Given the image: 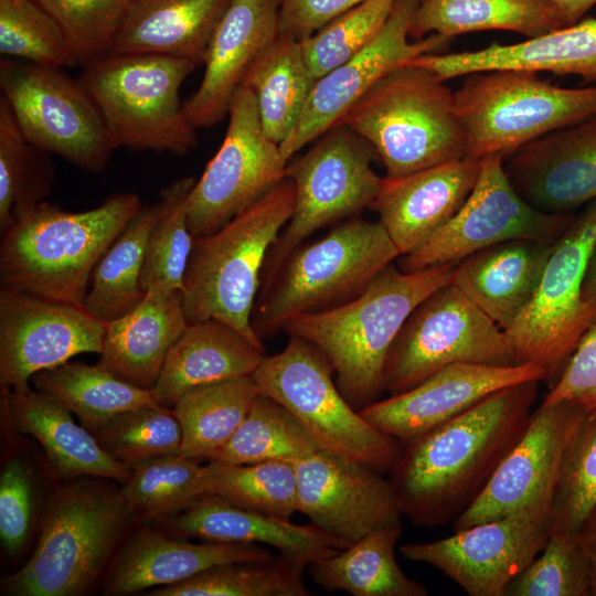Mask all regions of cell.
Listing matches in <instances>:
<instances>
[{"label": "cell", "instance_id": "6da1fadb", "mask_svg": "<svg viewBox=\"0 0 596 596\" xmlns=\"http://www.w3.org/2000/svg\"><path fill=\"white\" fill-rule=\"evenodd\" d=\"M539 381L500 390L405 443L389 471L403 515L436 526L455 520L523 434Z\"/></svg>", "mask_w": 596, "mask_h": 596}, {"label": "cell", "instance_id": "7a4b0ae2", "mask_svg": "<svg viewBox=\"0 0 596 596\" xmlns=\"http://www.w3.org/2000/svg\"><path fill=\"white\" fill-rule=\"evenodd\" d=\"M455 267L404 272L391 264L358 297L295 317L283 330L310 342L328 359L342 395L360 411L385 392L386 358L403 323L428 295L451 283Z\"/></svg>", "mask_w": 596, "mask_h": 596}, {"label": "cell", "instance_id": "3957f363", "mask_svg": "<svg viewBox=\"0 0 596 596\" xmlns=\"http://www.w3.org/2000/svg\"><path fill=\"white\" fill-rule=\"evenodd\" d=\"M132 192L83 212L42 201L0 230L1 288L83 307L93 272L141 206Z\"/></svg>", "mask_w": 596, "mask_h": 596}, {"label": "cell", "instance_id": "277c9868", "mask_svg": "<svg viewBox=\"0 0 596 596\" xmlns=\"http://www.w3.org/2000/svg\"><path fill=\"white\" fill-rule=\"evenodd\" d=\"M446 81L402 64L379 79L342 117L397 178L467 156V139Z\"/></svg>", "mask_w": 596, "mask_h": 596}, {"label": "cell", "instance_id": "5b68a950", "mask_svg": "<svg viewBox=\"0 0 596 596\" xmlns=\"http://www.w3.org/2000/svg\"><path fill=\"white\" fill-rule=\"evenodd\" d=\"M295 194L285 179L219 231L193 238L181 292L189 324L217 319L264 349L252 313L267 254L292 214Z\"/></svg>", "mask_w": 596, "mask_h": 596}, {"label": "cell", "instance_id": "8992f818", "mask_svg": "<svg viewBox=\"0 0 596 596\" xmlns=\"http://www.w3.org/2000/svg\"><path fill=\"white\" fill-rule=\"evenodd\" d=\"M400 256L380 221L348 220L302 243L260 291L252 313L256 334L269 337L295 317L352 300Z\"/></svg>", "mask_w": 596, "mask_h": 596}, {"label": "cell", "instance_id": "52a82bcc", "mask_svg": "<svg viewBox=\"0 0 596 596\" xmlns=\"http://www.w3.org/2000/svg\"><path fill=\"white\" fill-rule=\"evenodd\" d=\"M134 514L121 493L75 483L51 501L26 563L2 581L14 596H77L97 581Z\"/></svg>", "mask_w": 596, "mask_h": 596}, {"label": "cell", "instance_id": "ba28073f", "mask_svg": "<svg viewBox=\"0 0 596 596\" xmlns=\"http://www.w3.org/2000/svg\"><path fill=\"white\" fill-rule=\"evenodd\" d=\"M198 65L158 54H107L78 78L115 148L184 156L198 143L179 92Z\"/></svg>", "mask_w": 596, "mask_h": 596}, {"label": "cell", "instance_id": "9c48e42d", "mask_svg": "<svg viewBox=\"0 0 596 596\" xmlns=\"http://www.w3.org/2000/svg\"><path fill=\"white\" fill-rule=\"evenodd\" d=\"M454 95L467 156L475 159L505 158L543 135L596 115V85L562 87L528 70L467 74Z\"/></svg>", "mask_w": 596, "mask_h": 596}, {"label": "cell", "instance_id": "30bf717a", "mask_svg": "<svg viewBox=\"0 0 596 596\" xmlns=\"http://www.w3.org/2000/svg\"><path fill=\"white\" fill-rule=\"evenodd\" d=\"M289 337L287 345L266 355L251 375L259 393L290 412L320 450L389 472L403 445L347 401L330 362L313 344Z\"/></svg>", "mask_w": 596, "mask_h": 596}, {"label": "cell", "instance_id": "8fae6325", "mask_svg": "<svg viewBox=\"0 0 596 596\" xmlns=\"http://www.w3.org/2000/svg\"><path fill=\"white\" fill-rule=\"evenodd\" d=\"M374 156L364 139L338 123L287 163L285 175L296 192L294 211L267 254L259 291L269 287L286 258L311 234L371 206L383 182L372 168Z\"/></svg>", "mask_w": 596, "mask_h": 596}, {"label": "cell", "instance_id": "7c38bea8", "mask_svg": "<svg viewBox=\"0 0 596 596\" xmlns=\"http://www.w3.org/2000/svg\"><path fill=\"white\" fill-rule=\"evenodd\" d=\"M454 363L518 364L504 331L451 283L411 312L384 366L390 395L406 392Z\"/></svg>", "mask_w": 596, "mask_h": 596}, {"label": "cell", "instance_id": "4fadbf2b", "mask_svg": "<svg viewBox=\"0 0 596 596\" xmlns=\"http://www.w3.org/2000/svg\"><path fill=\"white\" fill-rule=\"evenodd\" d=\"M595 244L596 200L555 241L531 300L503 330L519 363L540 364L553 375L596 322V305L583 297Z\"/></svg>", "mask_w": 596, "mask_h": 596}, {"label": "cell", "instance_id": "5bb4252c", "mask_svg": "<svg viewBox=\"0 0 596 596\" xmlns=\"http://www.w3.org/2000/svg\"><path fill=\"white\" fill-rule=\"evenodd\" d=\"M0 88L32 145L82 170H105L116 148L79 81L70 78L61 68L2 56Z\"/></svg>", "mask_w": 596, "mask_h": 596}, {"label": "cell", "instance_id": "9a60e30c", "mask_svg": "<svg viewBox=\"0 0 596 596\" xmlns=\"http://www.w3.org/2000/svg\"><path fill=\"white\" fill-rule=\"evenodd\" d=\"M288 161L262 127L256 99L242 85L230 109L224 139L187 200L193 237L210 235L286 179Z\"/></svg>", "mask_w": 596, "mask_h": 596}, {"label": "cell", "instance_id": "2e32d148", "mask_svg": "<svg viewBox=\"0 0 596 596\" xmlns=\"http://www.w3.org/2000/svg\"><path fill=\"white\" fill-rule=\"evenodd\" d=\"M503 157L481 159L479 175L458 212L425 243L401 256L404 272L457 265L493 244L532 238L554 243L572 223L567 213H544L530 205L513 188Z\"/></svg>", "mask_w": 596, "mask_h": 596}, {"label": "cell", "instance_id": "e0dca14e", "mask_svg": "<svg viewBox=\"0 0 596 596\" xmlns=\"http://www.w3.org/2000/svg\"><path fill=\"white\" fill-rule=\"evenodd\" d=\"M552 507H534L462 530L450 536L407 543V560L440 571L470 596H504L509 583L544 549Z\"/></svg>", "mask_w": 596, "mask_h": 596}, {"label": "cell", "instance_id": "ac0fdd59", "mask_svg": "<svg viewBox=\"0 0 596 596\" xmlns=\"http://www.w3.org/2000/svg\"><path fill=\"white\" fill-rule=\"evenodd\" d=\"M586 417L577 405L558 402L533 411L529 423L454 530L551 505L563 454Z\"/></svg>", "mask_w": 596, "mask_h": 596}, {"label": "cell", "instance_id": "d6986e66", "mask_svg": "<svg viewBox=\"0 0 596 596\" xmlns=\"http://www.w3.org/2000/svg\"><path fill=\"white\" fill-rule=\"evenodd\" d=\"M106 324L84 307L1 288V389L26 387L38 372L77 354H100Z\"/></svg>", "mask_w": 596, "mask_h": 596}, {"label": "cell", "instance_id": "ffe728a7", "mask_svg": "<svg viewBox=\"0 0 596 596\" xmlns=\"http://www.w3.org/2000/svg\"><path fill=\"white\" fill-rule=\"evenodd\" d=\"M418 2L395 0L374 39L356 55L316 81L300 119L279 145L286 161L338 124L389 72L418 55L440 53L449 45L451 39L437 33L411 41L409 31Z\"/></svg>", "mask_w": 596, "mask_h": 596}, {"label": "cell", "instance_id": "44dd1931", "mask_svg": "<svg viewBox=\"0 0 596 596\" xmlns=\"http://www.w3.org/2000/svg\"><path fill=\"white\" fill-rule=\"evenodd\" d=\"M294 465L298 512L344 549L375 530L402 523L391 481L381 471L323 450Z\"/></svg>", "mask_w": 596, "mask_h": 596}, {"label": "cell", "instance_id": "7402d4cb", "mask_svg": "<svg viewBox=\"0 0 596 596\" xmlns=\"http://www.w3.org/2000/svg\"><path fill=\"white\" fill-rule=\"evenodd\" d=\"M550 376L549 370L536 363H454L406 392L380 398L360 413L404 445L500 390Z\"/></svg>", "mask_w": 596, "mask_h": 596}, {"label": "cell", "instance_id": "603a6c76", "mask_svg": "<svg viewBox=\"0 0 596 596\" xmlns=\"http://www.w3.org/2000/svg\"><path fill=\"white\" fill-rule=\"evenodd\" d=\"M517 192L536 210L562 214L596 200V115L543 135L503 159Z\"/></svg>", "mask_w": 596, "mask_h": 596}, {"label": "cell", "instance_id": "cb8c5ba5", "mask_svg": "<svg viewBox=\"0 0 596 596\" xmlns=\"http://www.w3.org/2000/svg\"><path fill=\"white\" fill-rule=\"evenodd\" d=\"M279 9L280 0H231L209 43L202 81L183 103L195 128L228 115L251 66L279 35Z\"/></svg>", "mask_w": 596, "mask_h": 596}, {"label": "cell", "instance_id": "d4e9b609", "mask_svg": "<svg viewBox=\"0 0 596 596\" xmlns=\"http://www.w3.org/2000/svg\"><path fill=\"white\" fill-rule=\"evenodd\" d=\"M481 159L464 157L411 174L383 178L371 209L401 256L425 243L461 207L472 191Z\"/></svg>", "mask_w": 596, "mask_h": 596}, {"label": "cell", "instance_id": "484cf974", "mask_svg": "<svg viewBox=\"0 0 596 596\" xmlns=\"http://www.w3.org/2000/svg\"><path fill=\"white\" fill-rule=\"evenodd\" d=\"M444 81L470 73L514 68L574 75L596 82V18L512 44L491 43L475 51L427 53L406 62Z\"/></svg>", "mask_w": 596, "mask_h": 596}, {"label": "cell", "instance_id": "4316f807", "mask_svg": "<svg viewBox=\"0 0 596 596\" xmlns=\"http://www.w3.org/2000/svg\"><path fill=\"white\" fill-rule=\"evenodd\" d=\"M164 521L179 536L269 546L307 567L344 549L313 524L299 525L242 509L211 493L200 496L181 513Z\"/></svg>", "mask_w": 596, "mask_h": 596}, {"label": "cell", "instance_id": "83f0119b", "mask_svg": "<svg viewBox=\"0 0 596 596\" xmlns=\"http://www.w3.org/2000/svg\"><path fill=\"white\" fill-rule=\"evenodd\" d=\"M272 557V552L259 544H195L142 528L135 531L123 546L103 593L128 595L150 587L174 585L216 565Z\"/></svg>", "mask_w": 596, "mask_h": 596}, {"label": "cell", "instance_id": "f1b7e54d", "mask_svg": "<svg viewBox=\"0 0 596 596\" xmlns=\"http://www.w3.org/2000/svg\"><path fill=\"white\" fill-rule=\"evenodd\" d=\"M188 326L181 291L151 288L134 309L107 322L98 364L151 390L170 348Z\"/></svg>", "mask_w": 596, "mask_h": 596}, {"label": "cell", "instance_id": "f546056e", "mask_svg": "<svg viewBox=\"0 0 596 596\" xmlns=\"http://www.w3.org/2000/svg\"><path fill=\"white\" fill-rule=\"evenodd\" d=\"M554 243L514 238L493 244L460 260L451 284L505 330L531 300Z\"/></svg>", "mask_w": 596, "mask_h": 596}, {"label": "cell", "instance_id": "4dcf8cb0", "mask_svg": "<svg viewBox=\"0 0 596 596\" xmlns=\"http://www.w3.org/2000/svg\"><path fill=\"white\" fill-rule=\"evenodd\" d=\"M2 407L17 429L33 436L64 478L104 477L124 483L130 468L106 453L57 398L36 389H1Z\"/></svg>", "mask_w": 596, "mask_h": 596}, {"label": "cell", "instance_id": "1f68e13d", "mask_svg": "<svg viewBox=\"0 0 596 596\" xmlns=\"http://www.w3.org/2000/svg\"><path fill=\"white\" fill-rule=\"evenodd\" d=\"M265 356L264 349L221 320L190 323L170 348L151 391L158 404L170 407L193 389L251 376Z\"/></svg>", "mask_w": 596, "mask_h": 596}, {"label": "cell", "instance_id": "d6a6232c", "mask_svg": "<svg viewBox=\"0 0 596 596\" xmlns=\"http://www.w3.org/2000/svg\"><path fill=\"white\" fill-rule=\"evenodd\" d=\"M231 0H131L109 54H158L203 64Z\"/></svg>", "mask_w": 596, "mask_h": 596}, {"label": "cell", "instance_id": "836d02e7", "mask_svg": "<svg viewBox=\"0 0 596 596\" xmlns=\"http://www.w3.org/2000/svg\"><path fill=\"white\" fill-rule=\"evenodd\" d=\"M567 26L549 0H419L409 38L510 31L533 39Z\"/></svg>", "mask_w": 596, "mask_h": 596}, {"label": "cell", "instance_id": "e575fe53", "mask_svg": "<svg viewBox=\"0 0 596 596\" xmlns=\"http://www.w3.org/2000/svg\"><path fill=\"white\" fill-rule=\"evenodd\" d=\"M402 523L375 530L356 543L309 565L316 585L353 596H426L428 589L409 578L395 557Z\"/></svg>", "mask_w": 596, "mask_h": 596}, {"label": "cell", "instance_id": "d590c367", "mask_svg": "<svg viewBox=\"0 0 596 596\" xmlns=\"http://www.w3.org/2000/svg\"><path fill=\"white\" fill-rule=\"evenodd\" d=\"M316 78L300 40L281 34L257 57L242 85L255 96L265 135L280 145L300 119Z\"/></svg>", "mask_w": 596, "mask_h": 596}, {"label": "cell", "instance_id": "8d00e7d4", "mask_svg": "<svg viewBox=\"0 0 596 596\" xmlns=\"http://www.w3.org/2000/svg\"><path fill=\"white\" fill-rule=\"evenodd\" d=\"M259 390L252 376L193 389L172 409L182 429L179 455L212 461L246 417Z\"/></svg>", "mask_w": 596, "mask_h": 596}, {"label": "cell", "instance_id": "74e56055", "mask_svg": "<svg viewBox=\"0 0 596 596\" xmlns=\"http://www.w3.org/2000/svg\"><path fill=\"white\" fill-rule=\"evenodd\" d=\"M31 381L36 390L63 403L89 432L124 411L160 405L151 390L136 386L98 363L67 361L38 372Z\"/></svg>", "mask_w": 596, "mask_h": 596}, {"label": "cell", "instance_id": "f35d334b", "mask_svg": "<svg viewBox=\"0 0 596 596\" xmlns=\"http://www.w3.org/2000/svg\"><path fill=\"white\" fill-rule=\"evenodd\" d=\"M159 203L141 205L96 265L83 307L108 322L143 298L141 272Z\"/></svg>", "mask_w": 596, "mask_h": 596}, {"label": "cell", "instance_id": "ab89813d", "mask_svg": "<svg viewBox=\"0 0 596 596\" xmlns=\"http://www.w3.org/2000/svg\"><path fill=\"white\" fill-rule=\"evenodd\" d=\"M318 450L315 439L290 412L259 393L240 427L212 461L231 465L297 462Z\"/></svg>", "mask_w": 596, "mask_h": 596}, {"label": "cell", "instance_id": "60d3db41", "mask_svg": "<svg viewBox=\"0 0 596 596\" xmlns=\"http://www.w3.org/2000/svg\"><path fill=\"white\" fill-rule=\"evenodd\" d=\"M307 566L278 554L269 560L213 566L174 585L156 587L150 596H309Z\"/></svg>", "mask_w": 596, "mask_h": 596}, {"label": "cell", "instance_id": "b9f144b4", "mask_svg": "<svg viewBox=\"0 0 596 596\" xmlns=\"http://www.w3.org/2000/svg\"><path fill=\"white\" fill-rule=\"evenodd\" d=\"M205 493L262 514L290 520L298 512V481L294 462L272 460L246 465L209 461Z\"/></svg>", "mask_w": 596, "mask_h": 596}, {"label": "cell", "instance_id": "7bdbcfd3", "mask_svg": "<svg viewBox=\"0 0 596 596\" xmlns=\"http://www.w3.org/2000/svg\"><path fill=\"white\" fill-rule=\"evenodd\" d=\"M205 466L181 455L137 462L120 488L134 518L164 520L205 493Z\"/></svg>", "mask_w": 596, "mask_h": 596}, {"label": "cell", "instance_id": "ee69618b", "mask_svg": "<svg viewBox=\"0 0 596 596\" xmlns=\"http://www.w3.org/2000/svg\"><path fill=\"white\" fill-rule=\"evenodd\" d=\"M194 183L193 177H183L160 192L159 212L148 238L141 272L145 294L151 288L183 290L194 238L188 224L187 200Z\"/></svg>", "mask_w": 596, "mask_h": 596}, {"label": "cell", "instance_id": "f6af8a7d", "mask_svg": "<svg viewBox=\"0 0 596 596\" xmlns=\"http://www.w3.org/2000/svg\"><path fill=\"white\" fill-rule=\"evenodd\" d=\"M44 153L25 138L8 102L0 96V230L17 211L50 194L54 170Z\"/></svg>", "mask_w": 596, "mask_h": 596}, {"label": "cell", "instance_id": "bcb514c9", "mask_svg": "<svg viewBox=\"0 0 596 596\" xmlns=\"http://www.w3.org/2000/svg\"><path fill=\"white\" fill-rule=\"evenodd\" d=\"M91 433L100 447L129 468L140 461L178 455L182 429L174 412L162 405L124 411Z\"/></svg>", "mask_w": 596, "mask_h": 596}, {"label": "cell", "instance_id": "7dc6e473", "mask_svg": "<svg viewBox=\"0 0 596 596\" xmlns=\"http://www.w3.org/2000/svg\"><path fill=\"white\" fill-rule=\"evenodd\" d=\"M595 507L596 415H586L561 460L552 497L550 534H578Z\"/></svg>", "mask_w": 596, "mask_h": 596}, {"label": "cell", "instance_id": "c3c4849f", "mask_svg": "<svg viewBox=\"0 0 596 596\" xmlns=\"http://www.w3.org/2000/svg\"><path fill=\"white\" fill-rule=\"evenodd\" d=\"M590 561L578 534H550L541 553L508 585L504 596H589Z\"/></svg>", "mask_w": 596, "mask_h": 596}, {"label": "cell", "instance_id": "681fc988", "mask_svg": "<svg viewBox=\"0 0 596 596\" xmlns=\"http://www.w3.org/2000/svg\"><path fill=\"white\" fill-rule=\"evenodd\" d=\"M0 53L45 67L77 66L60 26L35 0H0Z\"/></svg>", "mask_w": 596, "mask_h": 596}, {"label": "cell", "instance_id": "f907efd6", "mask_svg": "<svg viewBox=\"0 0 596 596\" xmlns=\"http://www.w3.org/2000/svg\"><path fill=\"white\" fill-rule=\"evenodd\" d=\"M395 0H368L300 40L316 79L361 52L379 33Z\"/></svg>", "mask_w": 596, "mask_h": 596}, {"label": "cell", "instance_id": "816d5d0a", "mask_svg": "<svg viewBox=\"0 0 596 596\" xmlns=\"http://www.w3.org/2000/svg\"><path fill=\"white\" fill-rule=\"evenodd\" d=\"M60 26L77 66L110 53L131 0H35Z\"/></svg>", "mask_w": 596, "mask_h": 596}, {"label": "cell", "instance_id": "f5cc1de1", "mask_svg": "<svg viewBox=\"0 0 596 596\" xmlns=\"http://www.w3.org/2000/svg\"><path fill=\"white\" fill-rule=\"evenodd\" d=\"M34 491L31 472L18 458L10 459L0 475V539L10 555L19 553L31 532Z\"/></svg>", "mask_w": 596, "mask_h": 596}, {"label": "cell", "instance_id": "db71d44e", "mask_svg": "<svg viewBox=\"0 0 596 596\" xmlns=\"http://www.w3.org/2000/svg\"><path fill=\"white\" fill-rule=\"evenodd\" d=\"M567 402L596 415V322L583 334L541 404Z\"/></svg>", "mask_w": 596, "mask_h": 596}, {"label": "cell", "instance_id": "11a10c76", "mask_svg": "<svg viewBox=\"0 0 596 596\" xmlns=\"http://www.w3.org/2000/svg\"><path fill=\"white\" fill-rule=\"evenodd\" d=\"M368 0H280L279 33L302 40Z\"/></svg>", "mask_w": 596, "mask_h": 596}, {"label": "cell", "instance_id": "9f6ffc18", "mask_svg": "<svg viewBox=\"0 0 596 596\" xmlns=\"http://www.w3.org/2000/svg\"><path fill=\"white\" fill-rule=\"evenodd\" d=\"M578 535L590 561L592 596H596V507L586 518Z\"/></svg>", "mask_w": 596, "mask_h": 596}, {"label": "cell", "instance_id": "6f0895ef", "mask_svg": "<svg viewBox=\"0 0 596 596\" xmlns=\"http://www.w3.org/2000/svg\"><path fill=\"white\" fill-rule=\"evenodd\" d=\"M561 12L567 25L574 24L596 4V0H549Z\"/></svg>", "mask_w": 596, "mask_h": 596}, {"label": "cell", "instance_id": "680465c9", "mask_svg": "<svg viewBox=\"0 0 596 596\" xmlns=\"http://www.w3.org/2000/svg\"><path fill=\"white\" fill-rule=\"evenodd\" d=\"M583 297L586 301L596 305V244L592 252L589 263L587 266L584 284H583Z\"/></svg>", "mask_w": 596, "mask_h": 596}]
</instances>
